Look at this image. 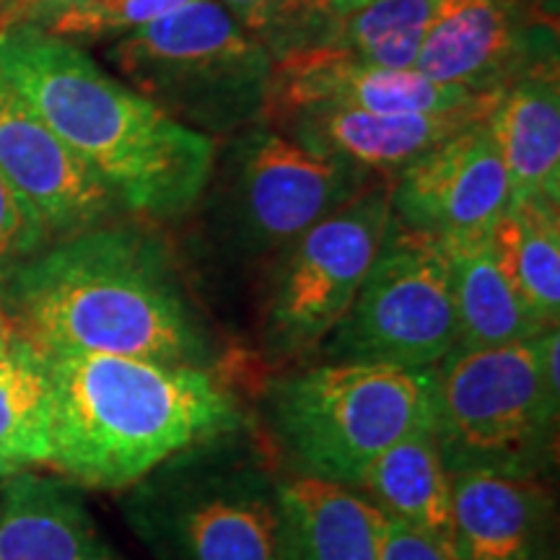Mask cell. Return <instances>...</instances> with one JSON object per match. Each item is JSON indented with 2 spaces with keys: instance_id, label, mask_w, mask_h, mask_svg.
I'll list each match as a JSON object with an SVG mask.
<instances>
[{
  "instance_id": "obj_31",
  "label": "cell",
  "mask_w": 560,
  "mask_h": 560,
  "mask_svg": "<svg viewBox=\"0 0 560 560\" xmlns=\"http://www.w3.org/2000/svg\"><path fill=\"white\" fill-rule=\"evenodd\" d=\"M21 470H26V467L19 465V462H13V459L0 457V488H3L5 482H9V480L13 478V475L21 472Z\"/></svg>"
},
{
  "instance_id": "obj_12",
  "label": "cell",
  "mask_w": 560,
  "mask_h": 560,
  "mask_svg": "<svg viewBox=\"0 0 560 560\" xmlns=\"http://www.w3.org/2000/svg\"><path fill=\"white\" fill-rule=\"evenodd\" d=\"M511 198L486 117L441 140L389 179L392 219L441 242L493 231Z\"/></svg>"
},
{
  "instance_id": "obj_11",
  "label": "cell",
  "mask_w": 560,
  "mask_h": 560,
  "mask_svg": "<svg viewBox=\"0 0 560 560\" xmlns=\"http://www.w3.org/2000/svg\"><path fill=\"white\" fill-rule=\"evenodd\" d=\"M556 26L537 19L529 0H444L416 68L472 94H499L556 60Z\"/></svg>"
},
{
  "instance_id": "obj_8",
  "label": "cell",
  "mask_w": 560,
  "mask_h": 560,
  "mask_svg": "<svg viewBox=\"0 0 560 560\" xmlns=\"http://www.w3.org/2000/svg\"><path fill=\"white\" fill-rule=\"evenodd\" d=\"M454 348L444 242L392 219L353 304L317 348L319 361L433 369Z\"/></svg>"
},
{
  "instance_id": "obj_30",
  "label": "cell",
  "mask_w": 560,
  "mask_h": 560,
  "mask_svg": "<svg viewBox=\"0 0 560 560\" xmlns=\"http://www.w3.org/2000/svg\"><path fill=\"white\" fill-rule=\"evenodd\" d=\"M363 3H366V0H322V5H325L327 16H330L332 21L348 16L350 11L361 9Z\"/></svg>"
},
{
  "instance_id": "obj_17",
  "label": "cell",
  "mask_w": 560,
  "mask_h": 560,
  "mask_svg": "<svg viewBox=\"0 0 560 560\" xmlns=\"http://www.w3.org/2000/svg\"><path fill=\"white\" fill-rule=\"evenodd\" d=\"M0 560H130L91 514L83 488L26 467L0 488Z\"/></svg>"
},
{
  "instance_id": "obj_1",
  "label": "cell",
  "mask_w": 560,
  "mask_h": 560,
  "mask_svg": "<svg viewBox=\"0 0 560 560\" xmlns=\"http://www.w3.org/2000/svg\"><path fill=\"white\" fill-rule=\"evenodd\" d=\"M3 312L42 353L221 363L170 247L140 226L112 221L47 244L3 283Z\"/></svg>"
},
{
  "instance_id": "obj_32",
  "label": "cell",
  "mask_w": 560,
  "mask_h": 560,
  "mask_svg": "<svg viewBox=\"0 0 560 560\" xmlns=\"http://www.w3.org/2000/svg\"><path fill=\"white\" fill-rule=\"evenodd\" d=\"M9 325V317H5V312H3V285H0V327H5Z\"/></svg>"
},
{
  "instance_id": "obj_5",
  "label": "cell",
  "mask_w": 560,
  "mask_h": 560,
  "mask_svg": "<svg viewBox=\"0 0 560 560\" xmlns=\"http://www.w3.org/2000/svg\"><path fill=\"white\" fill-rule=\"evenodd\" d=\"M433 416L436 366L317 361L265 392V423L291 472L353 490L382 452Z\"/></svg>"
},
{
  "instance_id": "obj_3",
  "label": "cell",
  "mask_w": 560,
  "mask_h": 560,
  "mask_svg": "<svg viewBox=\"0 0 560 560\" xmlns=\"http://www.w3.org/2000/svg\"><path fill=\"white\" fill-rule=\"evenodd\" d=\"M52 380L47 467L120 493L164 459L249 425L219 369L104 353H45Z\"/></svg>"
},
{
  "instance_id": "obj_13",
  "label": "cell",
  "mask_w": 560,
  "mask_h": 560,
  "mask_svg": "<svg viewBox=\"0 0 560 560\" xmlns=\"http://www.w3.org/2000/svg\"><path fill=\"white\" fill-rule=\"evenodd\" d=\"M0 174L34 210L50 244L112 223L125 210L107 182L42 122L3 75Z\"/></svg>"
},
{
  "instance_id": "obj_22",
  "label": "cell",
  "mask_w": 560,
  "mask_h": 560,
  "mask_svg": "<svg viewBox=\"0 0 560 560\" xmlns=\"http://www.w3.org/2000/svg\"><path fill=\"white\" fill-rule=\"evenodd\" d=\"M490 240L522 304L550 330L560 317V210L558 200L511 198Z\"/></svg>"
},
{
  "instance_id": "obj_4",
  "label": "cell",
  "mask_w": 560,
  "mask_h": 560,
  "mask_svg": "<svg viewBox=\"0 0 560 560\" xmlns=\"http://www.w3.org/2000/svg\"><path fill=\"white\" fill-rule=\"evenodd\" d=\"M120 514L153 560H278L280 472L244 425L120 490Z\"/></svg>"
},
{
  "instance_id": "obj_23",
  "label": "cell",
  "mask_w": 560,
  "mask_h": 560,
  "mask_svg": "<svg viewBox=\"0 0 560 560\" xmlns=\"http://www.w3.org/2000/svg\"><path fill=\"white\" fill-rule=\"evenodd\" d=\"M50 423V363L9 322L0 327V457L24 467H47Z\"/></svg>"
},
{
  "instance_id": "obj_2",
  "label": "cell",
  "mask_w": 560,
  "mask_h": 560,
  "mask_svg": "<svg viewBox=\"0 0 560 560\" xmlns=\"http://www.w3.org/2000/svg\"><path fill=\"white\" fill-rule=\"evenodd\" d=\"M0 75L140 221H174L213 179V138L109 75L75 42L34 24L0 32Z\"/></svg>"
},
{
  "instance_id": "obj_19",
  "label": "cell",
  "mask_w": 560,
  "mask_h": 560,
  "mask_svg": "<svg viewBox=\"0 0 560 560\" xmlns=\"http://www.w3.org/2000/svg\"><path fill=\"white\" fill-rule=\"evenodd\" d=\"M514 198L560 200L558 66L522 75L499 94L486 117Z\"/></svg>"
},
{
  "instance_id": "obj_25",
  "label": "cell",
  "mask_w": 560,
  "mask_h": 560,
  "mask_svg": "<svg viewBox=\"0 0 560 560\" xmlns=\"http://www.w3.org/2000/svg\"><path fill=\"white\" fill-rule=\"evenodd\" d=\"M219 3L252 39L260 42L272 60L322 45L332 26L322 0H219Z\"/></svg>"
},
{
  "instance_id": "obj_7",
  "label": "cell",
  "mask_w": 560,
  "mask_h": 560,
  "mask_svg": "<svg viewBox=\"0 0 560 560\" xmlns=\"http://www.w3.org/2000/svg\"><path fill=\"white\" fill-rule=\"evenodd\" d=\"M560 392L545 382L535 338L454 348L436 363L433 431L450 475L545 478L556 462Z\"/></svg>"
},
{
  "instance_id": "obj_26",
  "label": "cell",
  "mask_w": 560,
  "mask_h": 560,
  "mask_svg": "<svg viewBox=\"0 0 560 560\" xmlns=\"http://www.w3.org/2000/svg\"><path fill=\"white\" fill-rule=\"evenodd\" d=\"M192 0H58L34 26L68 42L125 37Z\"/></svg>"
},
{
  "instance_id": "obj_14",
  "label": "cell",
  "mask_w": 560,
  "mask_h": 560,
  "mask_svg": "<svg viewBox=\"0 0 560 560\" xmlns=\"http://www.w3.org/2000/svg\"><path fill=\"white\" fill-rule=\"evenodd\" d=\"M499 94H472L433 81L416 68L371 66L317 45L276 60L268 109L322 102L380 115H488Z\"/></svg>"
},
{
  "instance_id": "obj_27",
  "label": "cell",
  "mask_w": 560,
  "mask_h": 560,
  "mask_svg": "<svg viewBox=\"0 0 560 560\" xmlns=\"http://www.w3.org/2000/svg\"><path fill=\"white\" fill-rule=\"evenodd\" d=\"M47 244L50 240L34 210L0 174V285Z\"/></svg>"
},
{
  "instance_id": "obj_29",
  "label": "cell",
  "mask_w": 560,
  "mask_h": 560,
  "mask_svg": "<svg viewBox=\"0 0 560 560\" xmlns=\"http://www.w3.org/2000/svg\"><path fill=\"white\" fill-rule=\"evenodd\" d=\"M58 0H0V32L21 24H37Z\"/></svg>"
},
{
  "instance_id": "obj_10",
  "label": "cell",
  "mask_w": 560,
  "mask_h": 560,
  "mask_svg": "<svg viewBox=\"0 0 560 560\" xmlns=\"http://www.w3.org/2000/svg\"><path fill=\"white\" fill-rule=\"evenodd\" d=\"M215 164H221L223 226L249 257H278L380 179L346 161L319 156L265 122L231 136Z\"/></svg>"
},
{
  "instance_id": "obj_24",
  "label": "cell",
  "mask_w": 560,
  "mask_h": 560,
  "mask_svg": "<svg viewBox=\"0 0 560 560\" xmlns=\"http://www.w3.org/2000/svg\"><path fill=\"white\" fill-rule=\"evenodd\" d=\"M444 0H366L335 19L322 47L382 68H412ZM317 47V45H314Z\"/></svg>"
},
{
  "instance_id": "obj_20",
  "label": "cell",
  "mask_w": 560,
  "mask_h": 560,
  "mask_svg": "<svg viewBox=\"0 0 560 560\" xmlns=\"http://www.w3.org/2000/svg\"><path fill=\"white\" fill-rule=\"evenodd\" d=\"M384 520L431 537L444 548L452 540V475L446 470L433 425L382 452L355 488Z\"/></svg>"
},
{
  "instance_id": "obj_18",
  "label": "cell",
  "mask_w": 560,
  "mask_h": 560,
  "mask_svg": "<svg viewBox=\"0 0 560 560\" xmlns=\"http://www.w3.org/2000/svg\"><path fill=\"white\" fill-rule=\"evenodd\" d=\"M384 522L359 490L280 475L278 560H380Z\"/></svg>"
},
{
  "instance_id": "obj_15",
  "label": "cell",
  "mask_w": 560,
  "mask_h": 560,
  "mask_svg": "<svg viewBox=\"0 0 560 560\" xmlns=\"http://www.w3.org/2000/svg\"><path fill=\"white\" fill-rule=\"evenodd\" d=\"M488 115H380L340 104H289L265 112L262 122L319 156L346 161L392 179L441 140Z\"/></svg>"
},
{
  "instance_id": "obj_6",
  "label": "cell",
  "mask_w": 560,
  "mask_h": 560,
  "mask_svg": "<svg viewBox=\"0 0 560 560\" xmlns=\"http://www.w3.org/2000/svg\"><path fill=\"white\" fill-rule=\"evenodd\" d=\"M109 60L125 83L213 140L262 122L276 66L219 0H192L117 37Z\"/></svg>"
},
{
  "instance_id": "obj_21",
  "label": "cell",
  "mask_w": 560,
  "mask_h": 560,
  "mask_svg": "<svg viewBox=\"0 0 560 560\" xmlns=\"http://www.w3.org/2000/svg\"><path fill=\"white\" fill-rule=\"evenodd\" d=\"M450 257V283L457 348H499L524 342L545 332L522 304L520 293L503 270L499 252L488 234L444 242Z\"/></svg>"
},
{
  "instance_id": "obj_28",
  "label": "cell",
  "mask_w": 560,
  "mask_h": 560,
  "mask_svg": "<svg viewBox=\"0 0 560 560\" xmlns=\"http://www.w3.org/2000/svg\"><path fill=\"white\" fill-rule=\"evenodd\" d=\"M380 560H454L452 550L397 522H384Z\"/></svg>"
},
{
  "instance_id": "obj_9",
  "label": "cell",
  "mask_w": 560,
  "mask_h": 560,
  "mask_svg": "<svg viewBox=\"0 0 560 560\" xmlns=\"http://www.w3.org/2000/svg\"><path fill=\"white\" fill-rule=\"evenodd\" d=\"M389 221V179L380 177L280 252L262 319L270 361L317 353L353 304Z\"/></svg>"
},
{
  "instance_id": "obj_16",
  "label": "cell",
  "mask_w": 560,
  "mask_h": 560,
  "mask_svg": "<svg viewBox=\"0 0 560 560\" xmlns=\"http://www.w3.org/2000/svg\"><path fill=\"white\" fill-rule=\"evenodd\" d=\"M454 560H552L556 499L545 478L452 475Z\"/></svg>"
}]
</instances>
